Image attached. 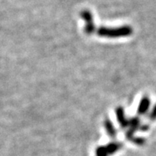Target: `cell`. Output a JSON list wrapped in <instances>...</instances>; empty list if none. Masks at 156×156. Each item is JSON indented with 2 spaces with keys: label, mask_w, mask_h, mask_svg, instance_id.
<instances>
[{
  "label": "cell",
  "mask_w": 156,
  "mask_h": 156,
  "mask_svg": "<svg viewBox=\"0 0 156 156\" xmlns=\"http://www.w3.org/2000/svg\"><path fill=\"white\" fill-rule=\"evenodd\" d=\"M81 17L83 18L85 22H86V26H85V32L88 34H91L93 32L95 27L93 24V15L88 10H84L81 13Z\"/></svg>",
  "instance_id": "2"
},
{
  "label": "cell",
  "mask_w": 156,
  "mask_h": 156,
  "mask_svg": "<svg viewBox=\"0 0 156 156\" xmlns=\"http://www.w3.org/2000/svg\"><path fill=\"white\" fill-rule=\"evenodd\" d=\"M107 127H108V128L107 127V129H108V132L109 135L112 136H115V131H114V127H113L112 124L110 123H108V126H107Z\"/></svg>",
  "instance_id": "4"
},
{
  "label": "cell",
  "mask_w": 156,
  "mask_h": 156,
  "mask_svg": "<svg viewBox=\"0 0 156 156\" xmlns=\"http://www.w3.org/2000/svg\"><path fill=\"white\" fill-rule=\"evenodd\" d=\"M151 116L153 117V118H156V107H154V110H153V112H152Z\"/></svg>",
  "instance_id": "5"
},
{
  "label": "cell",
  "mask_w": 156,
  "mask_h": 156,
  "mask_svg": "<svg viewBox=\"0 0 156 156\" xmlns=\"http://www.w3.org/2000/svg\"><path fill=\"white\" fill-rule=\"evenodd\" d=\"M149 105H150V101L148 99L144 98V100H142V102L140 105V108H139V112L143 113L146 112L149 107Z\"/></svg>",
  "instance_id": "3"
},
{
  "label": "cell",
  "mask_w": 156,
  "mask_h": 156,
  "mask_svg": "<svg viewBox=\"0 0 156 156\" xmlns=\"http://www.w3.org/2000/svg\"><path fill=\"white\" fill-rule=\"evenodd\" d=\"M99 35L105 37H116L121 36H127L132 34V28L129 27L115 28V29H108V28H101L98 31Z\"/></svg>",
  "instance_id": "1"
}]
</instances>
